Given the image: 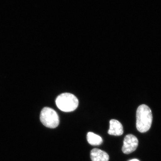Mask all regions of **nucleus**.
I'll return each instance as SVG.
<instances>
[{"mask_svg": "<svg viewBox=\"0 0 161 161\" xmlns=\"http://www.w3.org/2000/svg\"><path fill=\"white\" fill-rule=\"evenodd\" d=\"M136 126L140 132H147L151 127L153 120L152 112L150 108L145 104L141 105L136 111Z\"/></svg>", "mask_w": 161, "mask_h": 161, "instance_id": "obj_1", "label": "nucleus"}, {"mask_svg": "<svg viewBox=\"0 0 161 161\" xmlns=\"http://www.w3.org/2000/svg\"><path fill=\"white\" fill-rule=\"evenodd\" d=\"M56 103L58 108L63 112H73L77 108L79 103L78 98L73 94L63 93L58 96Z\"/></svg>", "mask_w": 161, "mask_h": 161, "instance_id": "obj_2", "label": "nucleus"}, {"mask_svg": "<svg viewBox=\"0 0 161 161\" xmlns=\"http://www.w3.org/2000/svg\"><path fill=\"white\" fill-rule=\"evenodd\" d=\"M40 119L45 126L51 129L57 128L60 123L58 113L55 110L48 107H45L41 111Z\"/></svg>", "mask_w": 161, "mask_h": 161, "instance_id": "obj_3", "label": "nucleus"}, {"mask_svg": "<svg viewBox=\"0 0 161 161\" xmlns=\"http://www.w3.org/2000/svg\"><path fill=\"white\" fill-rule=\"evenodd\" d=\"M138 145V140L136 136L132 134H128L125 136L122 151L125 154H130L134 152Z\"/></svg>", "mask_w": 161, "mask_h": 161, "instance_id": "obj_4", "label": "nucleus"}, {"mask_svg": "<svg viewBox=\"0 0 161 161\" xmlns=\"http://www.w3.org/2000/svg\"><path fill=\"white\" fill-rule=\"evenodd\" d=\"M123 132V127L119 121L114 119L110 121V128L108 131L109 134L119 136L122 135Z\"/></svg>", "mask_w": 161, "mask_h": 161, "instance_id": "obj_5", "label": "nucleus"}, {"mask_svg": "<svg viewBox=\"0 0 161 161\" xmlns=\"http://www.w3.org/2000/svg\"><path fill=\"white\" fill-rule=\"evenodd\" d=\"M91 158L92 161H108L109 156L105 151L95 148L91 151Z\"/></svg>", "mask_w": 161, "mask_h": 161, "instance_id": "obj_6", "label": "nucleus"}, {"mask_svg": "<svg viewBox=\"0 0 161 161\" xmlns=\"http://www.w3.org/2000/svg\"><path fill=\"white\" fill-rule=\"evenodd\" d=\"M87 140L92 146H99L103 143V139L99 136L92 132H89L87 135Z\"/></svg>", "mask_w": 161, "mask_h": 161, "instance_id": "obj_7", "label": "nucleus"}, {"mask_svg": "<svg viewBox=\"0 0 161 161\" xmlns=\"http://www.w3.org/2000/svg\"><path fill=\"white\" fill-rule=\"evenodd\" d=\"M130 161H139L138 160L136 159H134L131 160H130Z\"/></svg>", "mask_w": 161, "mask_h": 161, "instance_id": "obj_8", "label": "nucleus"}]
</instances>
